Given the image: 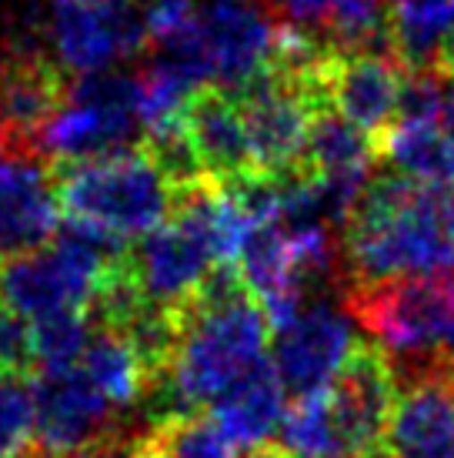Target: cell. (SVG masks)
<instances>
[{"label":"cell","mask_w":454,"mask_h":458,"mask_svg":"<svg viewBox=\"0 0 454 458\" xmlns=\"http://www.w3.org/2000/svg\"><path fill=\"white\" fill-rule=\"evenodd\" d=\"M47 34L63 74L111 71L147 47L140 0H51Z\"/></svg>","instance_id":"6"},{"label":"cell","mask_w":454,"mask_h":458,"mask_svg":"<svg viewBox=\"0 0 454 458\" xmlns=\"http://www.w3.org/2000/svg\"><path fill=\"white\" fill-rule=\"evenodd\" d=\"M0 157H7V131L0 124Z\"/></svg>","instance_id":"30"},{"label":"cell","mask_w":454,"mask_h":458,"mask_svg":"<svg viewBox=\"0 0 454 458\" xmlns=\"http://www.w3.org/2000/svg\"><path fill=\"white\" fill-rule=\"evenodd\" d=\"M348 288L425 278L454 267V184L374 171L340 225Z\"/></svg>","instance_id":"1"},{"label":"cell","mask_w":454,"mask_h":458,"mask_svg":"<svg viewBox=\"0 0 454 458\" xmlns=\"http://www.w3.org/2000/svg\"><path fill=\"white\" fill-rule=\"evenodd\" d=\"M284 385H281L278 371L271 365V358H265L261 365H254L234 388H227L214 402V421L227 432V438L238 448H254L265 445L271 435L281 428L284 421Z\"/></svg>","instance_id":"17"},{"label":"cell","mask_w":454,"mask_h":458,"mask_svg":"<svg viewBox=\"0 0 454 458\" xmlns=\"http://www.w3.org/2000/svg\"><path fill=\"white\" fill-rule=\"evenodd\" d=\"M388 30L404 71L454 77V0H388Z\"/></svg>","instance_id":"16"},{"label":"cell","mask_w":454,"mask_h":458,"mask_svg":"<svg viewBox=\"0 0 454 458\" xmlns=\"http://www.w3.org/2000/svg\"><path fill=\"white\" fill-rule=\"evenodd\" d=\"M0 375H11L21 382H30L38 375L34 328L4 301H0Z\"/></svg>","instance_id":"24"},{"label":"cell","mask_w":454,"mask_h":458,"mask_svg":"<svg viewBox=\"0 0 454 458\" xmlns=\"http://www.w3.org/2000/svg\"><path fill=\"white\" fill-rule=\"evenodd\" d=\"M47 171L67 221H84L124 242H138L171 221L181 191L147 144L74 165H51Z\"/></svg>","instance_id":"3"},{"label":"cell","mask_w":454,"mask_h":458,"mask_svg":"<svg viewBox=\"0 0 454 458\" xmlns=\"http://www.w3.org/2000/svg\"><path fill=\"white\" fill-rule=\"evenodd\" d=\"M34 448L30 382L0 375V458H27Z\"/></svg>","instance_id":"23"},{"label":"cell","mask_w":454,"mask_h":458,"mask_svg":"<svg viewBox=\"0 0 454 458\" xmlns=\"http://www.w3.org/2000/svg\"><path fill=\"white\" fill-rule=\"evenodd\" d=\"M140 124L138 74L94 71L67 84L63 107L40 131L34 157L40 165H74L90 157L138 148L144 140Z\"/></svg>","instance_id":"4"},{"label":"cell","mask_w":454,"mask_h":458,"mask_svg":"<svg viewBox=\"0 0 454 458\" xmlns=\"http://www.w3.org/2000/svg\"><path fill=\"white\" fill-rule=\"evenodd\" d=\"M378 165L421 184H454V138L441 121H394L378 138Z\"/></svg>","instance_id":"19"},{"label":"cell","mask_w":454,"mask_h":458,"mask_svg":"<svg viewBox=\"0 0 454 458\" xmlns=\"http://www.w3.org/2000/svg\"><path fill=\"white\" fill-rule=\"evenodd\" d=\"M404 67L394 57H328L324 98L344 121L378 140L398 121Z\"/></svg>","instance_id":"14"},{"label":"cell","mask_w":454,"mask_h":458,"mask_svg":"<svg viewBox=\"0 0 454 458\" xmlns=\"http://www.w3.org/2000/svg\"><path fill=\"white\" fill-rule=\"evenodd\" d=\"M117 458H164L161 452H157V445L151 442V435H147V428L140 435H134V438H127V445L121 448V455Z\"/></svg>","instance_id":"27"},{"label":"cell","mask_w":454,"mask_h":458,"mask_svg":"<svg viewBox=\"0 0 454 458\" xmlns=\"http://www.w3.org/2000/svg\"><path fill=\"white\" fill-rule=\"evenodd\" d=\"M147 435L164 458H238V445L211 411L164 415L147 428Z\"/></svg>","instance_id":"21"},{"label":"cell","mask_w":454,"mask_h":458,"mask_svg":"<svg viewBox=\"0 0 454 458\" xmlns=\"http://www.w3.org/2000/svg\"><path fill=\"white\" fill-rule=\"evenodd\" d=\"M441 124L451 131L454 138V77H448V90H444V111H441Z\"/></svg>","instance_id":"29"},{"label":"cell","mask_w":454,"mask_h":458,"mask_svg":"<svg viewBox=\"0 0 454 458\" xmlns=\"http://www.w3.org/2000/svg\"><path fill=\"white\" fill-rule=\"evenodd\" d=\"M244 458H290L288 448L281 445V442H265V445H254L248 448V455Z\"/></svg>","instance_id":"28"},{"label":"cell","mask_w":454,"mask_h":458,"mask_svg":"<svg viewBox=\"0 0 454 458\" xmlns=\"http://www.w3.org/2000/svg\"><path fill=\"white\" fill-rule=\"evenodd\" d=\"M214 88L238 90L267 71L278 51V21L261 0H207L194 13Z\"/></svg>","instance_id":"10"},{"label":"cell","mask_w":454,"mask_h":458,"mask_svg":"<svg viewBox=\"0 0 454 458\" xmlns=\"http://www.w3.org/2000/svg\"><path fill=\"white\" fill-rule=\"evenodd\" d=\"M271 335L265 308L244 288L238 267L217 265L174 315V344L157 382L171 402L167 415H194L214 405L265 361Z\"/></svg>","instance_id":"2"},{"label":"cell","mask_w":454,"mask_h":458,"mask_svg":"<svg viewBox=\"0 0 454 458\" xmlns=\"http://www.w3.org/2000/svg\"><path fill=\"white\" fill-rule=\"evenodd\" d=\"M214 267L211 248L201 234L174 215L127 251V271L140 305L161 315H177Z\"/></svg>","instance_id":"7"},{"label":"cell","mask_w":454,"mask_h":458,"mask_svg":"<svg viewBox=\"0 0 454 458\" xmlns=\"http://www.w3.org/2000/svg\"><path fill=\"white\" fill-rule=\"evenodd\" d=\"M188 144L204 178L217 184H238L248 178H261L251 157V140L234 94L224 88H198L184 104L181 114Z\"/></svg>","instance_id":"13"},{"label":"cell","mask_w":454,"mask_h":458,"mask_svg":"<svg viewBox=\"0 0 454 458\" xmlns=\"http://www.w3.org/2000/svg\"><path fill=\"white\" fill-rule=\"evenodd\" d=\"M80 369L90 385L111 402L117 411L138 405L147 392H154V378L134 338L114 325H90L88 348L80 355Z\"/></svg>","instance_id":"18"},{"label":"cell","mask_w":454,"mask_h":458,"mask_svg":"<svg viewBox=\"0 0 454 458\" xmlns=\"http://www.w3.org/2000/svg\"><path fill=\"white\" fill-rule=\"evenodd\" d=\"M34 348L40 371H67L80 365V355L90 338V318L80 311H63L54 318L34 321Z\"/></svg>","instance_id":"22"},{"label":"cell","mask_w":454,"mask_h":458,"mask_svg":"<svg viewBox=\"0 0 454 458\" xmlns=\"http://www.w3.org/2000/svg\"><path fill=\"white\" fill-rule=\"evenodd\" d=\"M34 392V458H117L127 438L121 411L104 398L84 369L40 371Z\"/></svg>","instance_id":"5"},{"label":"cell","mask_w":454,"mask_h":458,"mask_svg":"<svg viewBox=\"0 0 454 458\" xmlns=\"http://www.w3.org/2000/svg\"><path fill=\"white\" fill-rule=\"evenodd\" d=\"M198 13L194 0H147L144 4V27H147V47L171 38L174 30L188 24Z\"/></svg>","instance_id":"26"},{"label":"cell","mask_w":454,"mask_h":458,"mask_svg":"<svg viewBox=\"0 0 454 458\" xmlns=\"http://www.w3.org/2000/svg\"><path fill=\"white\" fill-rule=\"evenodd\" d=\"M67 74L57 61L27 40H13L0 54V124L7 131V161H38L40 131L67 98Z\"/></svg>","instance_id":"8"},{"label":"cell","mask_w":454,"mask_h":458,"mask_svg":"<svg viewBox=\"0 0 454 458\" xmlns=\"http://www.w3.org/2000/svg\"><path fill=\"white\" fill-rule=\"evenodd\" d=\"M398 378L388 355L374 342H357L344 369L328 385V405L351 458H371L384 448Z\"/></svg>","instance_id":"11"},{"label":"cell","mask_w":454,"mask_h":458,"mask_svg":"<svg viewBox=\"0 0 454 458\" xmlns=\"http://www.w3.org/2000/svg\"><path fill=\"white\" fill-rule=\"evenodd\" d=\"M281 445L288 448L290 458H351L331 419L328 392L290 402L281 421Z\"/></svg>","instance_id":"20"},{"label":"cell","mask_w":454,"mask_h":458,"mask_svg":"<svg viewBox=\"0 0 454 458\" xmlns=\"http://www.w3.org/2000/svg\"><path fill=\"white\" fill-rule=\"evenodd\" d=\"M61 228V204L47 165L0 161V261L47 244Z\"/></svg>","instance_id":"15"},{"label":"cell","mask_w":454,"mask_h":458,"mask_svg":"<svg viewBox=\"0 0 454 458\" xmlns=\"http://www.w3.org/2000/svg\"><path fill=\"white\" fill-rule=\"evenodd\" d=\"M394 378L398 398L384 428L388 458H454V361Z\"/></svg>","instance_id":"12"},{"label":"cell","mask_w":454,"mask_h":458,"mask_svg":"<svg viewBox=\"0 0 454 458\" xmlns=\"http://www.w3.org/2000/svg\"><path fill=\"white\" fill-rule=\"evenodd\" d=\"M351 311L334 308L331 301H315L298 318L274 331V358L271 365L278 371L284 392L294 398L328 392L334 375L357 348Z\"/></svg>","instance_id":"9"},{"label":"cell","mask_w":454,"mask_h":458,"mask_svg":"<svg viewBox=\"0 0 454 458\" xmlns=\"http://www.w3.org/2000/svg\"><path fill=\"white\" fill-rule=\"evenodd\" d=\"M261 4L278 21V27L301 30L307 38H315L317 27L328 21V13L338 7L340 0H261Z\"/></svg>","instance_id":"25"}]
</instances>
